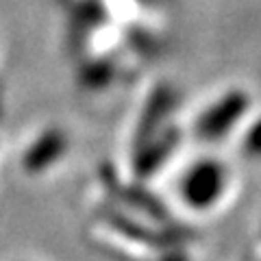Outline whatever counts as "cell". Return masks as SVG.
I'll list each match as a JSON object with an SVG mask.
<instances>
[{
  "instance_id": "3957f363",
  "label": "cell",
  "mask_w": 261,
  "mask_h": 261,
  "mask_svg": "<svg viewBox=\"0 0 261 261\" xmlns=\"http://www.w3.org/2000/svg\"><path fill=\"white\" fill-rule=\"evenodd\" d=\"M65 148V140L61 133L57 130H50V133L42 135L39 140L31 146V150L27 152V168L29 170H44L50 163H55L61 157V152Z\"/></svg>"
},
{
  "instance_id": "7a4b0ae2",
  "label": "cell",
  "mask_w": 261,
  "mask_h": 261,
  "mask_svg": "<svg viewBox=\"0 0 261 261\" xmlns=\"http://www.w3.org/2000/svg\"><path fill=\"white\" fill-rule=\"evenodd\" d=\"M248 98L246 94L231 92L228 96L220 98L211 109L202 113V118L198 120V133L205 140H216V137L224 135L226 130H231L233 124L240 120V116L246 111Z\"/></svg>"
},
{
  "instance_id": "6da1fadb",
  "label": "cell",
  "mask_w": 261,
  "mask_h": 261,
  "mask_svg": "<svg viewBox=\"0 0 261 261\" xmlns=\"http://www.w3.org/2000/svg\"><path fill=\"white\" fill-rule=\"evenodd\" d=\"M224 187V170L216 161H200L187 172L183 181V198L187 205L205 209L214 205Z\"/></svg>"
}]
</instances>
